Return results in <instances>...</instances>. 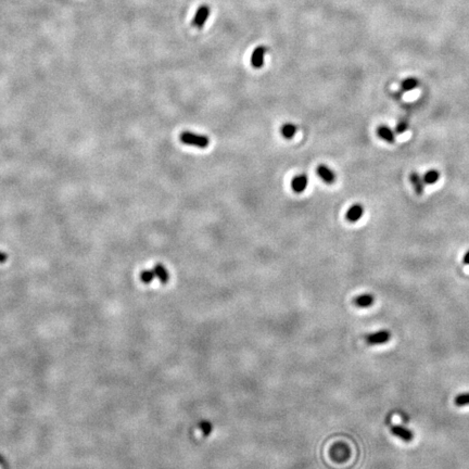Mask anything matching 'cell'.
<instances>
[{"label":"cell","instance_id":"13","mask_svg":"<svg viewBox=\"0 0 469 469\" xmlns=\"http://www.w3.org/2000/svg\"><path fill=\"white\" fill-rule=\"evenodd\" d=\"M418 85H419V82L417 79H415V77H408V79H406L402 82V84H401V89H402V91H410L415 89L416 87H418Z\"/></svg>","mask_w":469,"mask_h":469},{"label":"cell","instance_id":"19","mask_svg":"<svg viewBox=\"0 0 469 469\" xmlns=\"http://www.w3.org/2000/svg\"><path fill=\"white\" fill-rule=\"evenodd\" d=\"M409 127V124H408V120H401L400 122L396 124V126H395V129H394V133L395 134H403L405 133L406 130L408 129Z\"/></svg>","mask_w":469,"mask_h":469},{"label":"cell","instance_id":"6","mask_svg":"<svg viewBox=\"0 0 469 469\" xmlns=\"http://www.w3.org/2000/svg\"><path fill=\"white\" fill-rule=\"evenodd\" d=\"M364 214V207L360 203H355L352 206H350V209L347 210L346 214V219L350 222V223H355V222L360 221L361 217Z\"/></svg>","mask_w":469,"mask_h":469},{"label":"cell","instance_id":"4","mask_svg":"<svg viewBox=\"0 0 469 469\" xmlns=\"http://www.w3.org/2000/svg\"><path fill=\"white\" fill-rule=\"evenodd\" d=\"M267 52V48L264 46H259L256 47L253 50L252 55H251V65H252L254 69H260L264 65V59L265 55Z\"/></svg>","mask_w":469,"mask_h":469},{"label":"cell","instance_id":"10","mask_svg":"<svg viewBox=\"0 0 469 469\" xmlns=\"http://www.w3.org/2000/svg\"><path fill=\"white\" fill-rule=\"evenodd\" d=\"M377 134H378V136L381 139H384L387 143H393L395 142L394 130L391 129L389 126H387V125H380V126H378V128H377Z\"/></svg>","mask_w":469,"mask_h":469},{"label":"cell","instance_id":"14","mask_svg":"<svg viewBox=\"0 0 469 469\" xmlns=\"http://www.w3.org/2000/svg\"><path fill=\"white\" fill-rule=\"evenodd\" d=\"M423 178L425 184H427V185H433V184H436L439 181L440 173L437 170H429L428 172H426Z\"/></svg>","mask_w":469,"mask_h":469},{"label":"cell","instance_id":"5","mask_svg":"<svg viewBox=\"0 0 469 469\" xmlns=\"http://www.w3.org/2000/svg\"><path fill=\"white\" fill-rule=\"evenodd\" d=\"M391 432H392L393 436H395L396 438H400L405 442H410L414 439L413 432L408 428L400 426V425H393V426L391 427Z\"/></svg>","mask_w":469,"mask_h":469},{"label":"cell","instance_id":"1","mask_svg":"<svg viewBox=\"0 0 469 469\" xmlns=\"http://www.w3.org/2000/svg\"><path fill=\"white\" fill-rule=\"evenodd\" d=\"M181 142L189 146H195L198 148H206L210 144V138L204 135L195 134L191 132H184L180 136Z\"/></svg>","mask_w":469,"mask_h":469},{"label":"cell","instance_id":"15","mask_svg":"<svg viewBox=\"0 0 469 469\" xmlns=\"http://www.w3.org/2000/svg\"><path fill=\"white\" fill-rule=\"evenodd\" d=\"M297 130H298V127L296 126V125L291 124V123H287L282 127V134H283V136L285 138L291 139L294 136V135H296Z\"/></svg>","mask_w":469,"mask_h":469},{"label":"cell","instance_id":"3","mask_svg":"<svg viewBox=\"0 0 469 469\" xmlns=\"http://www.w3.org/2000/svg\"><path fill=\"white\" fill-rule=\"evenodd\" d=\"M210 13H211V8L209 6H206V4H202V6L198 8V10L195 14V18H193L192 20V25L197 28H202L204 26L207 19H209Z\"/></svg>","mask_w":469,"mask_h":469},{"label":"cell","instance_id":"2","mask_svg":"<svg viewBox=\"0 0 469 469\" xmlns=\"http://www.w3.org/2000/svg\"><path fill=\"white\" fill-rule=\"evenodd\" d=\"M390 339H391V333L387 329L376 331L365 336V341L368 346L384 345V343L390 341Z\"/></svg>","mask_w":469,"mask_h":469},{"label":"cell","instance_id":"9","mask_svg":"<svg viewBox=\"0 0 469 469\" xmlns=\"http://www.w3.org/2000/svg\"><path fill=\"white\" fill-rule=\"evenodd\" d=\"M307 183H308V180H307V176L306 175V174H300V175L296 176L292 180L291 187H292V189H293L294 192L301 193L306 189Z\"/></svg>","mask_w":469,"mask_h":469},{"label":"cell","instance_id":"8","mask_svg":"<svg viewBox=\"0 0 469 469\" xmlns=\"http://www.w3.org/2000/svg\"><path fill=\"white\" fill-rule=\"evenodd\" d=\"M374 302H375V297L370 293L360 294L359 297H356L354 300H353V303H354V306H356L357 307H362V308L370 307L374 304Z\"/></svg>","mask_w":469,"mask_h":469},{"label":"cell","instance_id":"7","mask_svg":"<svg viewBox=\"0 0 469 469\" xmlns=\"http://www.w3.org/2000/svg\"><path fill=\"white\" fill-rule=\"evenodd\" d=\"M317 175L326 184H333L336 181V174L330 167H328L325 164H321L317 167Z\"/></svg>","mask_w":469,"mask_h":469},{"label":"cell","instance_id":"12","mask_svg":"<svg viewBox=\"0 0 469 469\" xmlns=\"http://www.w3.org/2000/svg\"><path fill=\"white\" fill-rule=\"evenodd\" d=\"M153 272L156 274V277L160 280L162 284H166L170 279V274H168L167 269L163 266L162 264H157L156 266L153 267Z\"/></svg>","mask_w":469,"mask_h":469},{"label":"cell","instance_id":"21","mask_svg":"<svg viewBox=\"0 0 469 469\" xmlns=\"http://www.w3.org/2000/svg\"><path fill=\"white\" fill-rule=\"evenodd\" d=\"M464 263L469 265V250L465 253V255H464Z\"/></svg>","mask_w":469,"mask_h":469},{"label":"cell","instance_id":"18","mask_svg":"<svg viewBox=\"0 0 469 469\" xmlns=\"http://www.w3.org/2000/svg\"><path fill=\"white\" fill-rule=\"evenodd\" d=\"M199 429L201 430L203 436L207 437V436H210L212 430H213V426H212V424L210 422H207V420H203V422H201L199 424Z\"/></svg>","mask_w":469,"mask_h":469},{"label":"cell","instance_id":"11","mask_svg":"<svg viewBox=\"0 0 469 469\" xmlns=\"http://www.w3.org/2000/svg\"><path fill=\"white\" fill-rule=\"evenodd\" d=\"M409 181L412 183L414 189L417 195H423L425 190V182L424 178L419 175L417 172H412L409 175Z\"/></svg>","mask_w":469,"mask_h":469},{"label":"cell","instance_id":"20","mask_svg":"<svg viewBox=\"0 0 469 469\" xmlns=\"http://www.w3.org/2000/svg\"><path fill=\"white\" fill-rule=\"evenodd\" d=\"M8 260V254L0 251V263H4Z\"/></svg>","mask_w":469,"mask_h":469},{"label":"cell","instance_id":"16","mask_svg":"<svg viewBox=\"0 0 469 469\" xmlns=\"http://www.w3.org/2000/svg\"><path fill=\"white\" fill-rule=\"evenodd\" d=\"M154 277H156V274H154L153 270L150 269L143 270L142 274H140V280L144 284H150L154 279Z\"/></svg>","mask_w":469,"mask_h":469},{"label":"cell","instance_id":"17","mask_svg":"<svg viewBox=\"0 0 469 469\" xmlns=\"http://www.w3.org/2000/svg\"><path fill=\"white\" fill-rule=\"evenodd\" d=\"M454 404L458 406V408L469 405V393H463L457 395L455 400H454Z\"/></svg>","mask_w":469,"mask_h":469}]
</instances>
